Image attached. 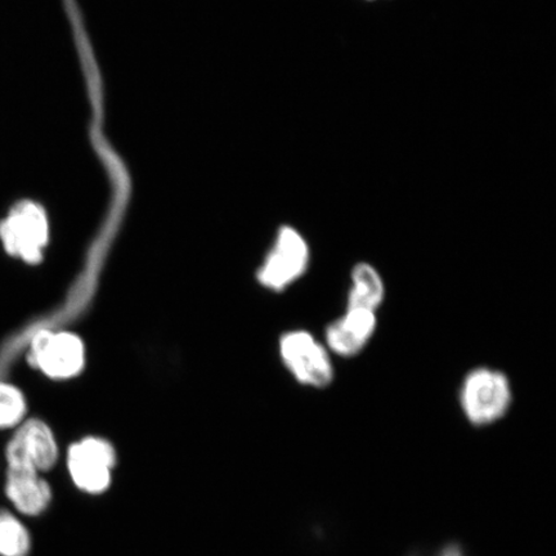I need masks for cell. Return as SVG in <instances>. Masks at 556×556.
Masks as SVG:
<instances>
[{
	"label": "cell",
	"mask_w": 556,
	"mask_h": 556,
	"mask_svg": "<svg viewBox=\"0 0 556 556\" xmlns=\"http://www.w3.org/2000/svg\"><path fill=\"white\" fill-rule=\"evenodd\" d=\"M50 239L45 208L34 201H20L0 222V240L7 253L27 264L43 260V250Z\"/></svg>",
	"instance_id": "cell-2"
},
{
	"label": "cell",
	"mask_w": 556,
	"mask_h": 556,
	"mask_svg": "<svg viewBox=\"0 0 556 556\" xmlns=\"http://www.w3.org/2000/svg\"><path fill=\"white\" fill-rule=\"evenodd\" d=\"M26 414L23 392L10 382L0 381V429L18 426Z\"/></svg>",
	"instance_id": "cell-12"
},
{
	"label": "cell",
	"mask_w": 556,
	"mask_h": 556,
	"mask_svg": "<svg viewBox=\"0 0 556 556\" xmlns=\"http://www.w3.org/2000/svg\"><path fill=\"white\" fill-rule=\"evenodd\" d=\"M346 309H366L377 313L386 299V285L377 268L361 262L352 269Z\"/></svg>",
	"instance_id": "cell-10"
},
{
	"label": "cell",
	"mask_w": 556,
	"mask_h": 556,
	"mask_svg": "<svg viewBox=\"0 0 556 556\" xmlns=\"http://www.w3.org/2000/svg\"><path fill=\"white\" fill-rule=\"evenodd\" d=\"M0 496L21 518L37 519L50 509L53 490L37 471L5 468Z\"/></svg>",
	"instance_id": "cell-8"
},
{
	"label": "cell",
	"mask_w": 556,
	"mask_h": 556,
	"mask_svg": "<svg viewBox=\"0 0 556 556\" xmlns=\"http://www.w3.org/2000/svg\"><path fill=\"white\" fill-rule=\"evenodd\" d=\"M29 363L52 379L74 378L85 367V344L72 332L41 330L31 340Z\"/></svg>",
	"instance_id": "cell-4"
},
{
	"label": "cell",
	"mask_w": 556,
	"mask_h": 556,
	"mask_svg": "<svg viewBox=\"0 0 556 556\" xmlns=\"http://www.w3.org/2000/svg\"><path fill=\"white\" fill-rule=\"evenodd\" d=\"M34 536L24 518L0 503V556H31Z\"/></svg>",
	"instance_id": "cell-11"
},
{
	"label": "cell",
	"mask_w": 556,
	"mask_h": 556,
	"mask_svg": "<svg viewBox=\"0 0 556 556\" xmlns=\"http://www.w3.org/2000/svg\"><path fill=\"white\" fill-rule=\"evenodd\" d=\"M377 313L366 309H345L344 315L325 330L326 345L337 356L352 358L363 352L377 330Z\"/></svg>",
	"instance_id": "cell-9"
},
{
	"label": "cell",
	"mask_w": 556,
	"mask_h": 556,
	"mask_svg": "<svg viewBox=\"0 0 556 556\" xmlns=\"http://www.w3.org/2000/svg\"><path fill=\"white\" fill-rule=\"evenodd\" d=\"M309 258V247L303 236L293 227H282L260 270L258 280L270 290L287 289L307 273Z\"/></svg>",
	"instance_id": "cell-5"
},
{
	"label": "cell",
	"mask_w": 556,
	"mask_h": 556,
	"mask_svg": "<svg viewBox=\"0 0 556 556\" xmlns=\"http://www.w3.org/2000/svg\"><path fill=\"white\" fill-rule=\"evenodd\" d=\"M511 403L513 389L505 372L491 367H477L465 377L460 406L471 426L486 427L503 420Z\"/></svg>",
	"instance_id": "cell-1"
},
{
	"label": "cell",
	"mask_w": 556,
	"mask_h": 556,
	"mask_svg": "<svg viewBox=\"0 0 556 556\" xmlns=\"http://www.w3.org/2000/svg\"><path fill=\"white\" fill-rule=\"evenodd\" d=\"M59 458V446L50 427L33 419L20 426L4 448L5 468L51 470Z\"/></svg>",
	"instance_id": "cell-6"
},
{
	"label": "cell",
	"mask_w": 556,
	"mask_h": 556,
	"mask_svg": "<svg viewBox=\"0 0 556 556\" xmlns=\"http://www.w3.org/2000/svg\"><path fill=\"white\" fill-rule=\"evenodd\" d=\"M443 556H462L460 553L456 551V548H448L446 553L443 554Z\"/></svg>",
	"instance_id": "cell-13"
},
{
	"label": "cell",
	"mask_w": 556,
	"mask_h": 556,
	"mask_svg": "<svg viewBox=\"0 0 556 556\" xmlns=\"http://www.w3.org/2000/svg\"><path fill=\"white\" fill-rule=\"evenodd\" d=\"M115 463L114 447L101 438H86L67 452L70 476L78 489L90 495L109 489Z\"/></svg>",
	"instance_id": "cell-7"
},
{
	"label": "cell",
	"mask_w": 556,
	"mask_h": 556,
	"mask_svg": "<svg viewBox=\"0 0 556 556\" xmlns=\"http://www.w3.org/2000/svg\"><path fill=\"white\" fill-rule=\"evenodd\" d=\"M283 364L296 381L315 389L328 388L333 380V366L328 348L304 330L285 333L280 340Z\"/></svg>",
	"instance_id": "cell-3"
}]
</instances>
